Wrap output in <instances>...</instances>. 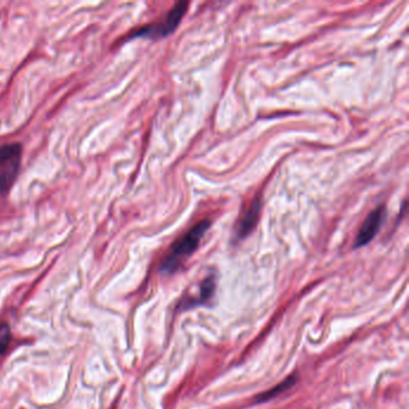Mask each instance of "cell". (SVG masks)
Wrapping results in <instances>:
<instances>
[{
  "label": "cell",
  "instance_id": "7a4b0ae2",
  "mask_svg": "<svg viewBox=\"0 0 409 409\" xmlns=\"http://www.w3.org/2000/svg\"><path fill=\"white\" fill-rule=\"evenodd\" d=\"M189 8L187 1H180L174 5L169 13L166 15V17L162 18L161 21L148 24V26L139 28L138 31H134L131 35V39L136 38H146V39H164L166 36L173 34L178 26L180 24L181 20L185 16L186 11Z\"/></svg>",
  "mask_w": 409,
  "mask_h": 409
},
{
  "label": "cell",
  "instance_id": "6da1fadb",
  "mask_svg": "<svg viewBox=\"0 0 409 409\" xmlns=\"http://www.w3.org/2000/svg\"><path fill=\"white\" fill-rule=\"evenodd\" d=\"M211 222L209 220H203L199 224H194L185 236L173 244L172 247L168 251L164 261L160 265V272L171 275L179 270L181 264L189 258L190 256L196 252L199 244L202 242L203 237L210 229Z\"/></svg>",
  "mask_w": 409,
  "mask_h": 409
},
{
  "label": "cell",
  "instance_id": "52a82bcc",
  "mask_svg": "<svg viewBox=\"0 0 409 409\" xmlns=\"http://www.w3.org/2000/svg\"><path fill=\"white\" fill-rule=\"evenodd\" d=\"M295 383H297V375L289 376L288 378L284 379V382H281L280 384H277L274 388L268 390V392H263V394L256 397V402L257 403H263V402L272 400L276 396L281 395L282 392L288 390L289 388H292Z\"/></svg>",
  "mask_w": 409,
  "mask_h": 409
},
{
  "label": "cell",
  "instance_id": "5b68a950",
  "mask_svg": "<svg viewBox=\"0 0 409 409\" xmlns=\"http://www.w3.org/2000/svg\"><path fill=\"white\" fill-rule=\"evenodd\" d=\"M262 206V196L258 194V196L254 197L249 210L246 211L245 216L242 217V221L238 224L237 229H236V238H237L238 240L245 239L252 233L256 224L258 222Z\"/></svg>",
  "mask_w": 409,
  "mask_h": 409
},
{
  "label": "cell",
  "instance_id": "ba28073f",
  "mask_svg": "<svg viewBox=\"0 0 409 409\" xmlns=\"http://www.w3.org/2000/svg\"><path fill=\"white\" fill-rule=\"evenodd\" d=\"M11 341V332L8 324H1L0 325V354L4 353L8 349Z\"/></svg>",
  "mask_w": 409,
  "mask_h": 409
},
{
  "label": "cell",
  "instance_id": "8992f818",
  "mask_svg": "<svg viewBox=\"0 0 409 409\" xmlns=\"http://www.w3.org/2000/svg\"><path fill=\"white\" fill-rule=\"evenodd\" d=\"M216 289V277L215 275H209L203 280L199 288V297L191 298L185 302H181L180 310H190L194 309L196 306H199L203 302H207L210 300Z\"/></svg>",
  "mask_w": 409,
  "mask_h": 409
},
{
  "label": "cell",
  "instance_id": "3957f363",
  "mask_svg": "<svg viewBox=\"0 0 409 409\" xmlns=\"http://www.w3.org/2000/svg\"><path fill=\"white\" fill-rule=\"evenodd\" d=\"M22 144L9 143L0 147V194L9 192L21 166Z\"/></svg>",
  "mask_w": 409,
  "mask_h": 409
},
{
  "label": "cell",
  "instance_id": "277c9868",
  "mask_svg": "<svg viewBox=\"0 0 409 409\" xmlns=\"http://www.w3.org/2000/svg\"><path fill=\"white\" fill-rule=\"evenodd\" d=\"M385 215H387V211H385L384 206H379L371 211L370 214L366 216V219L364 220L362 229L357 233L355 245H354L355 249L366 246L369 242L375 239L384 220H385Z\"/></svg>",
  "mask_w": 409,
  "mask_h": 409
}]
</instances>
